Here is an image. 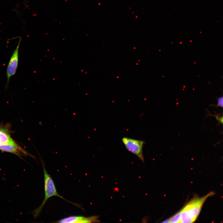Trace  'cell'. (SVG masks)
<instances>
[{"mask_svg":"<svg viewBox=\"0 0 223 223\" xmlns=\"http://www.w3.org/2000/svg\"><path fill=\"white\" fill-rule=\"evenodd\" d=\"M169 223H180V211L169 218Z\"/></svg>","mask_w":223,"mask_h":223,"instance_id":"ba28073f","label":"cell"},{"mask_svg":"<svg viewBox=\"0 0 223 223\" xmlns=\"http://www.w3.org/2000/svg\"><path fill=\"white\" fill-rule=\"evenodd\" d=\"M99 216L89 217L82 216H71L62 218L54 222L60 223H95L99 222Z\"/></svg>","mask_w":223,"mask_h":223,"instance_id":"5b68a950","label":"cell"},{"mask_svg":"<svg viewBox=\"0 0 223 223\" xmlns=\"http://www.w3.org/2000/svg\"><path fill=\"white\" fill-rule=\"evenodd\" d=\"M122 141L129 151L136 155L140 160L144 162V159L142 150L145 143L144 141L124 137L122 138Z\"/></svg>","mask_w":223,"mask_h":223,"instance_id":"3957f363","label":"cell"},{"mask_svg":"<svg viewBox=\"0 0 223 223\" xmlns=\"http://www.w3.org/2000/svg\"><path fill=\"white\" fill-rule=\"evenodd\" d=\"M218 107H222L223 106V96L220 97L218 99V103L217 104Z\"/></svg>","mask_w":223,"mask_h":223,"instance_id":"9c48e42d","label":"cell"},{"mask_svg":"<svg viewBox=\"0 0 223 223\" xmlns=\"http://www.w3.org/2000/svg\"><path fill=\"white\" fill-rule=\"evenodd\" d=\"M0 150L15 154L20 157L23 154L29 155L20 146H16L8 144L1 145H0Z\"/></svg>","mask_w":223,"mask_h":223,"instance_id":"8992f818","label":"cell"},{"mask_svg":"<svg viewBox=\"0 0 223 223\" xmlns=\"http://www.w3.org/2000/svg\"><path fill=\"white\" fill-rule=\"evenodd\" d=\"M4 144L19 146L11 138L7 129L0 127V145Z\"/></svg>","mask_w":223,"mask_h":223,"instance_id":"52a82bcc","label":"cell"},{"mask_svg":"<svg viewBox=\"0 0 223 223\" xmlns=\"http://www.w3.org/2000/svg\"><path fill=\"white\" fill-rule=\"evenodd\" d=\"M214 194L211 192L203 196L192 199L180 211V223L194 222L198 217L206 200Z\"/></svg>","mask_w":223,"mask_h":223,"instance_id":"6da1fadb","label":"cell"},{"mask_svg":"<svg viewBox=\"0 0 223 223\" xmlns=\"http://www.w3.org/2000/svg\"><path fill=\"white\" fill-rule=\"evenodd\" d=\"M19 41L16 49L13 51L8 64L7 70V81L6 87L8 85L11 77L15 73L17 68L19 60V49L21 42Z\"/></svg>","mask_w":223,"mask_h":223,"instance_id":"277c9868","label":"cell"},{"mask_svg":"<svg viewBox=\"0 0 223 223\" xmlns=\"http://www.w3.org/2000/svg\"><path fill=\"white\" fill-rule=\"evenodd\" d=\"M42 164L44 176L45 197L41 205L32 212L35 218L37 217L41 212L46 203L48 199L53 196H57L77 206L84 210L81 206L79 204L73 203L64 199L58 192L55 184L50 175L46 170L44 163L41 160Z\"/></svg>","mask_w":223,"mask_h":223,"instance_id":"7a4b0ae2","label":"cell"}]
</instances>
